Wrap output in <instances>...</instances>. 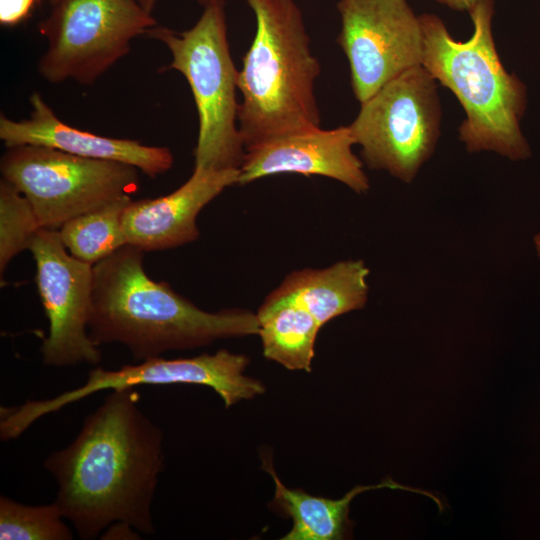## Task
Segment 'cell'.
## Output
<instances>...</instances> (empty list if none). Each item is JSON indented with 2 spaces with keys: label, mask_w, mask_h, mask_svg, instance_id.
Returning <instances> with one entry per match:
<instances>
[{
  "label": "cell",
  "mask_w": 540,
  "mask_h": 540,
  "mask_svg": "<svg viewBox=\"0 0 540 540\" xmlns=\"http://www.w3.org/2000/svg\"><path fill=\"white\" fill-rule=\"evenodd\" d=\"M131 201L126 194L66 222L58 232L67 251L93 266L128 244L122 214Z\"/></svg>",
  "instance_id": "ac0fdd59"
},
{
  "label": "cell",
  "mask_w": 540,
  "mask_h": 540,
  "mask_svg": "<svg viewBox=\"0 0 540 540\" xmlns=\"http://www.w3.org/2000/svg\"><path fill=\"white\" fill-rule=\"evenodd\" d=\"M41 229L28 199L11 183L0 181V274L10 261L29 250L35 234Z\"/></svg>",
  "instance_id": "ffe728a7"
},
{
  "label": "cell",
  "mask_w": 540,
  "mask_h": 540,
  "mask_svg": "<svg viewBox=\"0 0 540 540\" xmlns=\"http://www.w3.org/2000/svg\"><path fill=\"white\" fill-rule=\"evenodd\" d=\"M250 359L221 349L214 354L165 359L160 356L124 365L116 370L95 367L80 387L51 399L27 400L19 406L1 407L0 438L14 440L35 421L102 390H120L139 385H202L213 389L225 407L263 394L259 380L244 374Z\"/></svg>",
  "instance_id": "9c48e42d"
},
{
  "label": "cell",
  "mask_w": 540,
  "mask_h": 540,
  "mask_svg": "<svg viewBox=\"0 0 540 540\" xmlns=\"http://www.w3.org/2000/svg\"><path fill=\"white\" fill-rule=\"evenodd\" d=\"M239 169L195 168L172 193L131 201L122 214L128 244L145 251L183 246L198 239L200 211L227 187L239 183Z\"/></svg>",
  "instance_id": "4fadbf2b"
},
{
  "label": "cell",
  "mask_w": 540,
  "mask_h": 540,
  "mask_svg": "<svg viewBox=\"0 0 540 540\" xmlns=\"http://www.w3.org/2000/svg\"><path fill=\"white\" fill-rule=\"evenodd\" d=\"M139 400L134 388L111 390L73 442L44 461L57 483L55 503L81 539H95L119 521L155 532L151 506L164 469L163 432Z\"/></svg>",
  "instance_id": "6da1fadb"
},
{
  "label": "cell",
  "mask_w": 540,
  "mask_h": 540,
  "mask_svg": "<svg viewBox=\"0 0 540 540\" xmlns=\"http://www.w3.org/2000/svg\"><path fill=\"white\" fill-rule=\"evenodd\" d=\"M337 9L338 43L348 59L351 86L360 104L421 65V22L407 0H340Z\"/></svg>",
  "instance_id": "30bf717a"
},
{
  "label": "cell",
  "mask_w": 540,
  "mask_h": 540,
  "mask_svg": "<svg viewBox=\"0 0 540 540\" xmlns=\"http://www.w3.org/2000/svg\"><path fill=\"white\" fill-rule=\"evenodd\" d=\"M453 10L470 12L483 0H435Z\"/></svg>",
  "instance_id": "603a6c76"
},
{
  "label": "cell",
  "mask_w": 540,
  "mask_h": 540,
  "mask_svg": "<svg viewBox=\"0 0 540 540\" xmlns=\"http://www.w3.org/2000/svg\"><path fill=\"white\" fill-rule=\"evenodd\" d=\"M436 80L422 66L389 81L368 100L348 125L362 159L410 183L432 155L440 134Z\"/></svg>",
  "instance_id": "ba28073f"
},
{
  "label": "cell",
  "mask_w": 540,
  "mask_h": 540,
  "mask_svg": "<svg viewBox=\"0 0 540 540\" xmlns=\"http://www.w3.org/2000/svg\"><path fill=\"white\" fill-rule=\"evenodd\" d=\"M29 250L49 322L48 335L40 348L43 363L51 367L98 365L101 351L89 335L93 266L67 251L58 230L41 228Z\"/></svg>",
  "instance_id": "8fae6325"
},
{
  "label": "cell",
  "mask_w": 540,
  "mask_h": 540,
  "mask_svg": "<svg viewBox=\"0 0 540 540\" xmlns=\"http://www.w3.org/2000/svg\"><path fill=\"white\" fill-rule=\"evenodd\" d=\"M200 4L204 5L206 2H208L209 0H198Z\"/></svg>",
  "instance_id": "484cf974"
},
{
  "label": "cell",
  "mask_w": 540,
  "mask_h": 540,
  "mask_svg": "<svg viewBox=\"0 0 540 540\" xmlns=\"http://www.w3.org/2000/svg\"><path fill=\"white\" fill-rule=\"evenodd\" d=\"M368 275L362 260H345L323 269L292 271L277 289L304 306L323 326L365 306Z\"/></svg>",
  "instance_id": "2e32d148"
},
{
  "label": "cell",
  "mask_w": 540,
  "mask_h": 540,
  "mask_svg": "<svg viewBox=\"0 0 540 540\" xmlns=\"http://www.w3.org/2000/svg\"><path fill=\"white\" fill-rule=\"evenodd\" d=\"M37 0H0V24L13 27L23 22Z\"/></svg>",
  "instance_id": "44dd1931"
},
{
  "label": "cell",
  "mask_w": 540,
  "mask_h": 540,
  "mask_svg": "<svg viewBox=\"0 0 540 540\" xmlns=\"http://www.w3.org/2000/svg\"><path fill=\"white\" fill-rule=\"evenodd\" d=\"M263 354L289 370H311L314 346L322 327L300 303L277 288L257 313Z\"/></svg>",
  "instance_id": "e0dca14e"
},
{
  "label": "cell",
  "mask_w": 540,
  "mask_h": 540,
  "mask_svg": "<svg viewBox=\"0 0 540 540\" xmlns=\"http://www.w3.org/2000/svg\"><path fill=\"white\" fill-rule=\"evenodd\" d=\"M137 530L125 522H114L106 528L102 539H139Z\"/></svg>",
  "instance_id": "7402d4cb"
},
{
  "label": "cell",
  "mask_w": 540,
  "mask_h": 540,
  "mask_svg": "<svg viewBox=\"0 0 540 540\" xmlns=\"http://www.w3.org/2000/svg\"><path fill=\"white\" fill-rule=\"evenodd\" d=\"M50 1V4L51 5H54L55 3H57L59 0H49Z\"/></svg>",
  "instance_id": "4316f807"
},
{
  "label": "cell",
  "mask_w": 540,
  "mask_h": 540,
  "mask_svg": "<svg viewBox=\"0 0 540 540\" xmlns=\"http://www.w3.org/2000/svg\"><path fill=\"white\" fill-rule=\"evenodd\" d=\"M534 243H535V247H536L538 256L540 258V232L535 235Z\"/></svg>",
  "instance_id": "d4e9b609"
},
{
  "label": "cell",
  "mask_w": 540,
  "mask_h": 540,
  "mask_svg": "<svg viewBox=\"0 0 540 540\" xmlns=\"http://www.w3.org/2000/svg\"><path fill=\"white\" fill-rule=\"evenodd\" d=\"M262 468L271 475L275 493L270 508L292 520L290 531L282 540H341L352 530L348 517L350 503L358 494L374 489H399L426 495L442 509L441 501L431 493L396 483L388 478L376 485H358L340 499L308 494L286 487L275 472L271 457L262 456Z\"/></svg>",
  "instance_id": "9a60e30c"
},
{
  "label": "cell",
  "mask_w": 540,
  "mask_h": 540,
  "mask_svg": "<svg viewBox=\"0 0 540 540\" xmlns=\"http://www.w3.org/2000/svg\"><path fill=\"white\" fill-rule=\"evenodd\" d=\"M256 33L242 59L237 121L244 148L320 126L314 84L320 73L293 0H246Z\"/></svg>",
  "instance_id": "277c9868"
},
{
  "label": "cell",
  "mask_w": 540,
  "mask_h": 540,
  "mask_svg": "<svg viewBox=\"0 0 540 540\" xmlns=\"http://www.w3.org/2000/svg\"><path fill=\"white\" fill-rule=\"evenodd\" d=\"M147 37L169 49L172 60L163 70H176L187 80L199 120L195 168L240 169L245 148L239 128L237 74L227 39L224 0H209L190 29L154 26Z\"/></svg>",
  "instance_id": "5b68a950"
},
{
  "label": "cell",
  "mask_w": 540,
  "mask_h": 540,
  "mask_svg": "<svg viewBox=\"0 0 540 540\" xmlns=\"http://www.w3.org/2000/svg\"><path fill=\"white\" fill-rule=\"evenodd\" d=\"M144 251L126 244L93 265L89 335L97 345H124L135 360L193 349L223 338L259 334L256 313L208 312L156 282L143 266Z\"/></svg>",
  "instance_id": "7a4b0ae2"
},
{
  "label": "cell",
  "mask_w": 540,
  "mask_h": 540,
  "mask_svg": "<svg viewBox=\"0 0 540 540\" xmlns=\"http://www.w3.org/2000/svg\"><path fill=\"white\" fill-rule=\"evenodd\" d=\"M0 171L31 203L40 227L53 230L126 195L139 172L129 164L29 144L6 147Z\"/></svg>",
  "instance_id": "8992f818"
},
{
  "label": "cell",
  "mask_w": 540,
  "mask_h": 540,
  "mask_svg": "<svg viewBox=\"0 0 540 540\" xmlns=\"http://www.w3.org/2000/svg\"><path fill=\"white\" fill-rule=\"evenodd\" d=\"M54 502L31 506L0 497L1 540H71L73 533Z\"/></svg>",
  "instance_id": "d6986e66"
},
{
  "label": "cell",
  "mask_w": 540,
  "mask_h": 540,
  "mask_svg": "<svg viewBox=\"0 0 540 540\" xmlns=\"http://www.w3.org/2000/svg\"><path fill=\"white\" fill-rule=\"evenodd\" d=\"M146 11L152 12L159 0H136Z\"/></svg>",
  "instance_id": "cb8c5ba5"
},
{
  "label": "cell",
  "mask_w": 540,
  "mask_h": 540,
  "mask_svg": "<svg viewBox=\"0 0 540 540\" xmlns=\"http://www.w3.org/2000/svg\"><path fill=\"white\" fill-rule=\"evenodd\" d=\"M30 117L20 121L0 116V139L5 147L39 145L73 155L121 162L155 178L174 163L167 147L148 146L131 139L111 138L80 130L60 120L38 92L29 97Z\"/></svg>",
  "instance_id": "5bb4252c"
},
{
  "label": "cell",
  "mask_w": 540,
  "mask_h": 540,
  "mask_svg": "<svg viewBox=\"0 0 540 540\" xmlns=\"http://www.w3.org/2000/svg\"><path fill=\"white\" fill-rule=\"evenodd\" d=\"M474 31L455 40L433 14L419 16L423 34L421 65L461 103L466 118L459 139L468 152L493 151L511 160L530 156L520 119L526 105L523 83L509 74L492 35L494 1L483 0L470 12Z\"/></svg>",
  "instance_id": "3957f363"
},
{
  "label": "cell",
  "mask_w": 540,
  "mask_h": 540,
  "mask_svg": "<svg viewBox=\"0 0 540 540\" xmlns=\"http://www.w3.org/2000/svg\"><path fill=\"white\" fill-rule=\"evenodd\" d=\"M156 25L136 0H59L38 26L48 43L38 71L50 83L91 85Z\"/></svg>",
  "instance_id": "52a82bcc"
},
{
  "label": "cell",
  "mask_w": 540,
  "mask_h": 540,
  "mask_svg": "<svg viewBox=\"0 0 540 540\" xmlns=\"http://www.w3.org/2000/svg\"><path fill=\"white\" fill-rule=\"evenodd\" d=\"M349 126L312 127L263 141L245 149L239 183L276 174L319 175L342 182L356 193L368 191L369 179Z\"/></svg>",
  "instance_id": "7c38bea8"
}]
</instances>
